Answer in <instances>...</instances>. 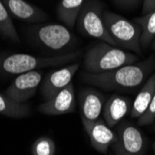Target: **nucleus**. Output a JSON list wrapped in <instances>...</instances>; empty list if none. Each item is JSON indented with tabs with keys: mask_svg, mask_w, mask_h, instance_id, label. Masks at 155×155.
I'll return each instance as SVG.
<instances>
[{
	"mask_svg": "<svg viewBox=\"0 0 155 155\" xmlns=\"http://www.w3.org/2000/svg\"><path fill=\"white\" fill-rule=\"evenodd\" d=\"M8 11L18 20L29 23L44 22L48 19V15L36 6L25 0H1Z\"/></svg>",
	"mask_w": 155,
	"mask_h": 155,
	"instance_id": "nucleus-14",
	"label": "nucleus"
},
{
	"mask_svg": "<svg viewBox=\"0 0 155 155\" xmlns=\"http://www.w3.org/2000/svg\"><path fill=\"white\" fill-rule=\"evenodd\" d=\"M76 101L74 84L71 83L49 100L39 105L40 112L47 115H63L75 110Z\"/></svg>",
	"mask_w": 155,
	"mask_h": 155,
	"instance_id": "nucleus-11",
	"label": "nucleus"
},
{
	"mask_svg": "<svg viewBox=\"0 0 155 155\" xmlns=\"http://www.w3.org/2000/svg\"><path fill=\"white\" fill-rule=\"evenodd\" d=\"M43 79L42 71H32L19 74L14 78L5 94L20 103H24L35 96Z\"/></svg>",
	"mask_w": 155,
	"mask_h": 155,
	"instance_id": "nucleus-8",
	"label": "nucleus"
},
{
	"mask_svg": "<svg viewBox=\"0 0 155 155\" xmlns=\"http://www.w3.org/2000/svg\"><path fill=\"white\" fill-rule=\"evenodd\" d=\"M79 67V63H74L48 74L41 84V93L45 100H49L69 86Z\"/></svg>",
	"mask_w": 155,
	"mask_h": 155,
	"instance_id": "nucleus-10",
	"label": "nucleus"
},
{
	"mask_svg": "<svg viewBox=\"0 0 155 155\" xmlns=\"http://www.w3.org/2000/svg\"><path fill=\"white\" fill-rule=\"evenodd\" d=\"M0 34L10 41L15 42V43H19L21 40L10 18L9 12L1 0H0Z\"/></svg>",
	"mask_w": 155,
	"mask_h": 155,
	"instance_id": "nucleus-19",
	"label": "nucleus"
},
{
	"mask_svg": "<svg viewBox=\"0 0 155 155\" xmlns=\"http://www.w3.org/2000/svg\"><path fill=\"white\" fill-rule=\"evenodd\" d=\"M155 8V0H143L142 1V14L149 13Z\"/></svg>",
	"mask_w": 155,
	"mask_h": 155,
	"instance_id": "nucleus-23",
	"label": "nucleus"
},
{
	"mask_svg": "<svg viewBox=\"0 0 155 155\" xmlns=\"http://www.w3.org/2000/svg\"><path fill=\"white\" fill-rule=\"evenodd\" d=\"M0 114L10 118H23L31 114L30 107L20 103L0 92Z\"/></svg>",
	"mask_w": 155,
	"mask_h": 155,
	"instance_id": "nucleus-17",
	"label": "nucleus"
},
{
	"mask_svg": "<svg viewBox=\"0 0 155 155\" xmlns=\"http://www.w3.org/2000/svg\"><path fill=\"white\" fill-rule=\"evenodd\" d=\"M150 47H151V48H152L153 50H155V38L152 40L151 44H150Z\"/></svg>",
	"mask_w": 155,
	"mask_h": 155,
	"instance_id": "nucleus-24",
	"label": "nucleus"
},
{
	"mask_svg": "<svg viewBox=\"0 0 155 155\" xmlns=\"http://www.w3.org/2000/svg\"><path fill=\"white\" fill-rule=\"evenodd\" d=\"M153 128L155 129V121H154V123H153Z\"/></svg>",
	"mask_w": 155,
	"mask_h": 155,
	"instance_id": "nucleus-25",
	"label": "nucleus"
},
{
	"mask_svg": "<svg viewBox=\"0 0 155 155\" xmlns=\"http://www.w3.org/2000/svg\"><path fill=\"white\" fill-rule=\"evenodd\" d=\"M132 104L131 98L119 94H114L105 102L102 111L103 120L110 128L114 127L130 114Z\"/></svg>",
	"mask_w": 155,
	"mask_h": 155,
	"instance_id": "nucleus-13",
	"label": "nucleus"
},
{
	"mask_svg": "<svg viewBox=\"0 0 155 155\" xmlns=\"http://www.w3.org/2000/svg\"><path fill=\"white\" fill-rule=\"evenodd\" d=\"M91 146L100 153L106 154L109 148L112 146L116 140V133L105 123L103 119H98L93 122L82 121Z\"/></svg>",
	"mask_w": 155,
	"mask_h": 155,
	"instance_id": "nucleus-9",
	"label": "nucleus"
},
{
	"mask_svg": "<svg viewBox=\"0 0 155 155\" xmlns=\"http://www.w3.org/2000/svg\"><path fill=\"white\" fill-rule=\"evenodd\" d=\"M76 23L78 30L84 35L101 39L102 42L119 48L106 29L103 21V9L100 2L96 0H87L84 2Z\"/></svg>",
	"mask_w": 155,
	"mask_h": 155,
	"instance_id": "nucleus-5",
	"label": "nucleus"
},
{
	"mask_svg": "<svg viewBox=\"0 0 155 155\" xmlns=\"http://www.w3.org/2000/svg\"><path fill=\"white\" fill-rule=\"evenodd\" d=\"M55 151V143L50 137H39L32 147L33 155H54Z\"/></svg>",
	"mask_w": 155,
	"mask_h": 155,
	"instance_id": "nucleus-20",
	"label": "nucleus"
},
{
	"mask_svg": "<svg viewBox=\"0 0 155 155\" xmlns=\"http://www.w3.org/2000/svg\"><path fill=\"white\" fill-rule=\"evenodd\" d=\"M29 34L35 44L54 51L70 48L74 42L73 34L66 26L61 24L35 25L30 28Z\"/></svg>",
	"mask_w": 155,
	"mask_h": 155,
	"instance_id": "nucleus-6",
	"label": "nucleus"
},
{
	"mask_svg": "<svg viewBox=\"0 0 155 155\" xmlns=\"http://www.w3.org/2000/svg\"><path fill=\"white\" fill-rule=\"evenodd\" d=\"M104 96L94 88H84L80 92L79 104L82 121L93 122L100 119L105 105Z\"/></svg>",
	"mask_w": 155,
	"mask_h": 155,
	"instance_id": "nucleus-12",
	"label": "nucleus"
},
{
	"mask_svg": "<svg viewBox=\"0 0 155 155\" xmlns=\"http://www.w3.org/2000/svg\"><path fill=\"white\" fill-rule=\"evenodd\" d=\"M116 140L112 144L115 155H145L148 141L142 131L128 121H122L115 129Z\"/></svg>",
	"mask_w": 155,
	"mask_h": 155,
	"instance_id": "nucleus-7",
	"label": "nucleus"
},
{
	"mask_svg": "<svg viewBox=\"0 0 155 155\" xmlns=\"http://www.w3.org/2000/svg\"><path fill=\"white\" fill-rule=\"evenodd\" d=\"M154 121H155V93L153 95V97H152V100H151L147 110L144 112L143 115L137 118V123L140 126H145V125L153 124Z\"/></svg>",
	"mask_w": 155,
	"mask_h": 155,
	"instance_id": "nucleus-21",
	"label": "nucleus"
},
{
	"mask_svg": "<svg viewBox=\"0 0 155 155\" xmlns=\"http://www.w3.org/2000/svg\"><path fill=\"white\" fill-rule=\"evenodd\" d=\"M134 21L141 27L142 34L140 37V45L141 48L146 49L155 38V8L145 15L135 18Z\"/></svg>",
	"mask_w": 155,
	"mask_h": 155,
	"instance_id": "nucleus-18",
	"label": "nucleus"
},
{
	"mask_svg": "<svg viewBox=\"0 0 155 155\" xmlns=\"http://www.w3.org/2000/svg\"><path fill=\"white\" fill-rule=\"evenodd\" d=\"M84 0H61L57 5V16L67 27L74 28Z\"/></svg>",
	"mask_w": 155,
	"mask_h": 155,
	"instance_id": "nucleus-16",
	"label": "nucleus"
},
{
	"mask_svg": "<svg viewBox=\"0 0 155 155\" xmlns=\"http://www.w3.org/2000/svg\"><path fill=\"white\" fill-rule=\"evenodd\" d=\"M153 149H154V151H155V142H154V144H153Z\"/></svg>",
	"mask_w": 155,
	"mask_h": 155,
	"instance_id": "nucleus-26",
	"label": "nucleus"
},
{
	"mask_svg": "<svg viewBox=\"0 0 155 155\" xmlns=\"http://www.w3.org/2000/svg\"><path fill=\"white\" fill-rule=\"evenodd\" d=\"M154 93H155V73H153L148 78V80L140 87L137 95L136 96L130 112V116L132 118L137 119L144 114V112L147 110L152 100Z\"/></svg>",
	"mask_w": 155,
	"mask_h": 155,
	"instance_id": "nucleus-15",
	"label": "nucleus"
},
{
	"mask_svg": "<svg viewBox=\"0 0 155 155\" xmlns=\"http://www.w3.org/2000/svg\"><path fill=\"white\" fill-rule=\"evenodd\" d=\"M116 5L124 8H131L137 7L141 0H112Z\"/></svg>",
	"mask_w": 155,
	"mask_h": 155,
	"instance_id": "nucleus-22",
	"label": "nucleus"
},
{
	"mask_svg": "<svg viewBox=\"0 0 155 155\" xmlns=\"http://www.w3.org/2000/svg\"><path fill=\"white\" fill-rule=\"evenodd\" d=\"M138 55L101 42L89 48L84 56V67L90 74H102L137 62Z\"/></svg>",
	"mask_w": 155,
	"mask_h": 155,
	"instance_id": "nucleus-2",
	"label": "nucleus"
},
{
	"mask_svg": "<svg viewBox=\"0 0 155 155\" xmlns=\"http://www.w3.org/2000/svg\"><path fill=\"white\" fill-rule=\"evenodd\" d=\"M103 21L108 33L119 48L131 50L137 55L142 54L140 45L142 29L137 23L108 10L103 11Z\"/></svg>",
	"mask_w": 155,
	"mask_h": 155,
	"instance_id": "nucleus-4",
	"label": "nucleus"
},
{
	"mask_svg": "<svg viewBox=\"0 0 155 155\" xmlns=\"http://www.w3.org/2000/svg\"><path fill=\"white\" fill-rule=\"evenodd\" d=\"M155 69V58L128 64L102 74L86 73L83 78L87 83L108 91L134 92L141 87Z\"/></svg>",
	"mask_w": 155,
	"mask_h": 155,
	"instance_id": "nucleus-1",
	"label": "nucleus"
},
{
	"mask_svg": "<svg viewBox=\"0 0 155 155\" xmlns=\"http://www.w3.org/2000/svg\"><path fill=\"white\" fill-rule=\"evenodd\" d=\"M82 54L81 50L52 57H38L29 54H11L0 58V74L5 75L21 74L37 71L42 68L62 66L76 61Z\"/></svg>",
	"mask_w": 155,
	"mask_h": 155,
	"instance_id": "nucleus-3",
	"label": "nucleus"
}]
</instances>
